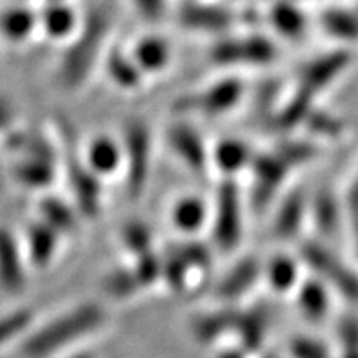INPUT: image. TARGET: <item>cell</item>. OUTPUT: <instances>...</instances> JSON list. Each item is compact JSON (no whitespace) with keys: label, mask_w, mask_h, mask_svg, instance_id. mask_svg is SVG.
<instances>
[{"label":"cell","mask_w":358,"mask_h":358,"mask_svg":"<svg viewBox=\"0 0 358 358\" xmlns=\"http://www.w3.org/2000/svg\"><path fill=\"white\" fill-rule=\"evenodd\" d=\"M111 29L113 17L108 8L96 6L87 11L59 62L57 84L60 90L75 93L86 86L108 51Z\"/></svg>","instance_id":"6da1fadb"},{"label":"cell","mask_w":358,"mask_h":358,"mask_svg":"<svg viewBox=\"0 0 358 358\" xmlns=\"http://www.w3.org/2000/svg\"><path fill=\"white\" fill-rule=\"evenodd\" d=\"M108 322V311L96 302H82L45 322L24 341V358H50L93 335Z\"/></svg>","instance_id":"7a4b0ae2"},{"label":"cell","mask_w":358,"mask_h":358,"mask_svg":"<svg viewBox=\"0 0 358 358\" xmlns=\"http://www.w3.org/2000/svg\"><path fill=\"white\" fill-rule=\"evenodd\" d=\"M126 195L136 202L148 189L153 162V135L145 120L129 118L122 129Z\"/></svg>","instance_id":"3957f363"},{"label":"cell","mask_w":358,"mask_h":358,"mask_svg":"<svg viewBox=\"0 0 358 358\" xmlns=\"http://www.w3.org/2000/svg\"><path fill=\"white\" fill-rule=\"evenodd\" d=\"M211 238L220 253H233L244 233V204L236 178H222L211 206Z\"/></svg>","instance_id":"277c9868"},{"label":"cell","mask_w":358,"mask_h":358,"mask_svg":"<svg viewBox=\"0 0 358 358\" xmlns=\"http://www.w3.org/2000/svg\"><path fill=\"white\" fill-rule=\"evenodd\" d=\"M208 57L220 68H262L277 60L278 50L269 36L260 33L224 35L211 44Z\"/></svg>","instance_id":"5b68a950"},{"label":"cell","mask_w":358,"mask_h":358,"mask_svg":"<svg viewBox=\"0 0 358 358\" xmlns=\"http://www.w3.org/2000/svg\"><path fill=\"white\" fill-rule=\"evenodd\" d=\"M245 95V84L238 75H227L211 82L202 90L178 96L173 104L177 113H193L200 117H222L238 108Z\"/></svg>","instance_id":"8992f818"},{"label":"cell","mask_w":358,"mask_h":358,"mask_svg":"<svg viewBox=\"0 0 358 358\" xmlns=\"http://www.w3.org/2000/svg\"><path fill=\"white\" fill-rule=\"evenodd\" d=\"M299 259L326 286H331L338 295L358 304L357 271L342 262L331 250L317 241H306L300 245Z\"/></svg>","instance_id":"52a82bcc"},{"label":"cell","mask_w":358,"mask_h":358,"mask_svg":"<svg viewBox=\"0 0 358 358\" xmlns=\"http://www.w3.org/2000/svg\"><path fill=\"white\" fill-rule=\"evenodd\" d=\"M64 157V171L69 182L73 195V204L84 220H96L102 213L104 187L102 178L96 177L86 164L84 157L75 151V148H66Z\"/></svg>","instance_id":"ba28073f"},{"label":"cell","mask_w":358,"mask_h":358,"mask_svg":"<svg viewBox=\"0 0 358 358\" xmlns=\"http://www.w3.org/2000/svg\"><path fill=\"white\" fill-rule=\"evenodd\" d=\"M291 173H293V169H291L289 164L282 159L275 150L255 155L250 168V204L257 213L268 209L273 204V200L278 199L282 187L286 186Z\"/></svg>","instance_id":"9c48e42d"},{"label":"cell","mask_w":358,"mask_h":358,"mask_svg":"<svg viewBox=\"0 0 358 358\" xmlns=\"http://www.w3.org/2000/svg\"><path fill=\"white\" fill-rule=\"evenodd\" d=\"M166 144L178 162L196 177H208L211 171V148L195 126L178 120L166 129Z\"/></svg>","instance_id":"30bf717a"},{"label":"cell","mask_w":358,"mask_h":358,"mask_svg":"<svg viewBox=\"0 0 358 358\" xmlns=\"http://www.w3.org/2000/svg\"><path fill=\"white\" fill-rule=\"evenodd\" d=\"M351 62H353V53L345 48L320 55L317 59L309 60L304 68L300 69L296 90L317 99L350 69Z\"/></svg>","instance_id":"8fae6325"},{"label":"cell","mask_w":358,"mask_h":358,"mask_svg":"<svg viewBox=\"0 0 358 358\" xmlns=\"http://www.w3.org/2000/svg\"><path fill=\"white\" fill-rule=\"evenodd\" d=\"M177 20L182 29H187V31L224 36L235 26L236 15L233 9L222 4L186 0L178 6Z\"/></svg>","instance_id":"7c38bea8"},{"label":"cell","mask_w":358,"mask_h":358,"mask_svg":"<svg viewBox=\"0 0 358 358\" xmlns=\"http://www.w3.org/2000/svg\"><path fill=\"white\" fill-rule=\"evenodd\" d=\"M22 186L31 189H45L57 178V148L48 138L31 141L27 157L13 171Z\"/></svg>","instance_id":"4fadbf2b"},{"label":"cell","mask_w":358,"mask_h":358,"mask_svg":"<svg viewBox=\"0 0 358 358\" xmlns=\"http://www.w3.org/2000/svg\"><path fill=\"white\" fill-rule=\"evenodd\" d=\"M264 277V264L255 255H245L218 280L215 296L222 302H235L248 295Z\"/></svg>","instance_id":"5bb4252c"},{"label":"cell","mask_w":358,"mask_h":358,"mask_svg":"<svg viewBox=\"0 0 358 358\" xmlns=\"http://www.w3.org/2000/svg\"><path fill=\"white\" fill-rule=\"evenodd\" d=\"M84 160L90 169L102 180L115 177L117 173L124 171V145L122 141H117L111 135L100 133L87 142L84 150Z\"/></svg>","instance_id":"9a60e30c"},{"label":"cell","mask_w":358,"mask_h":358,"mask_svg":"<svg viewBox=\"0 0 358 358\" xmlns=\"http://www.w3.org/2000/svg\"><path fill=\"white\" fill-rule=\"evenodd\" d=\"M309 217V200L302 189H291L282 196L273 218V235L278 241H291L299 236Z\"/></svg>","instance_id":"2e32d148"},{"label":"cell","mask_w":358,"mask_h":358,"mask_svg":"<svg viewBox=\"0 0 358 358\" xmlns=\"http://www.w3.org/2000/svg\"><path fill=\"white\" fill-rule=\"evenodd\" d=\"M106 77L117 90L124 93H136L145 86V75L133 60L129 50H122L118 45H109L102 59Z\"/></svg>","instance_id":"e0dca14e"},{"label":"cell","mask_w":358,"mask_h":358,"mask_svg":"<svg viewBox=\"0 0 358 358\" xmlns=\"http://www.w3.org/2000/svg\"><path fill=\"white\" fill-rule=\"evenodd\" d=\"M257 151L242 138H222L211 148V168L217 169L222 178H236L242 171H250Z\"/></svg>","instance_id":"ac0fdd59"},{"label":"cell","mask_w":358,"mask_h":358,"mask_svg":"<svg viewBox=\"0 0 358 358\" xmlns=\"http://www.w3.org/2000/svg\"><path fill=\"white\" fill-rule=\"evenodd\" d=\"M129 53L145 78L166 73L173 60L171 44L160 35H144L136 38L135 44L129 48Z\"/></svg>","instance_id":"d6986e66"},{"label":"cell","mask_w":358,"mask_h":358,"mask_svg":"<svg viewBox=\"0 0 358 358\" xmlns=\"http://www.w3.org/2000/svg\"><path fill=\"white\" fill-rule=\"evenodd\" d=\"M26 253L8 229H0V287L18 293L26 284Z\"/></svg>","instance_id":"ffe728a7"},{"label":"cell","mask_w":358,"mask_h":358,"mask_svg":"<svg viewBox=\"0 0 358 358\" xmlns=\"http://www.w3.org/2000/svg\"><path fill=\"white\" fill-rule=\"evenodd\" d=\"M169 220L178 233L195 236L211 222V206L202 196L184 195L173 202Z\"/></svg>","instance_id":"44dd1931"},{"label":"cell","mask_w":358,"mask_h":358,"mask_svg":"<svg viewBox=\"0 0 358 358\" xmlns=\"http://www.w3.org/2000/svg\"><path fill=\"white\" fill-rule=\"evenodd\" d=\"M82 18L73 6L64 2H45L38 13V27L51 41H71L78 31Z\"/></svg>","instance_id":"7402d4cb"},{"label":"cell","mask_w":358,"mask_h":358,"mask_svg":"<svg viewBox=\"0 0 358 358\" xmlns=\"http://www.w3.org/2000/svg\"><path fill=\"white\" fill-rule=\"evenodd\" d=\"M60 241L62 235L38 218L29 224L26 231V259L35 268H48L59 253Z\"/></svg>","instance_id":"603a6c76"},{"label":"cell","mask_w":358,"mask_h":358,"mask_svg":"<svg viewBox=\"0 0 358 358\" xmlns=\"http://www.w3.org/2000/svg\"><path fill=\"white\" fill-rule=\"evenodd\" d=\"M302 266L300 259L291 255L278 253L273 255L268 264H264V278L268 282L269 289L275 295H289L295 293L302 282Z\"/></svg>","instance_id":"cb8c5ba5"},{"label":"cell","mask_w":358,"mask_h":358,"mask_svg":"<svg viewBox=\"0 0 358 358\" xmlns=\"http://www.w3.org/2000/svg\"><path fill=\"white\" fill-rule=\"evenodd\" d=\"M268 18L275 33L286 41H300L308 31V17L296 0H275Z\"/></svg>","instance_id":"d4e9b609"},{"label":"cell","mask_w":358,"mask_h":358,"mask_svg":"<svg viewBox=\"0 0 358 358\" xmlns=\"http://www.w3.org/2000/svg\"><path fill=\"white\" fill-rule=\"evenodd\" d=\"M38 211H41V220H44L62 236L77 235L80 220H84L75 204L60 196H44L38 204Z\"/></svg>","instance_id":"484cf974"},{"label":"cell","mask_w":358,"mask_h":358,"mask_svg":"<svg viewBox=\"0 0 358 358\" xmlns=\"http://www.w3.org/2000/svg\"><path fill=\"white\" fill-rule=\"evenodd\" d=\"M269 309L266 306H255L248 309H236L235 333L241 336L245 351H257L262 345L268 333Z\"/></svg>","instance_id":"4316f807"},{"label":"cell","mask_w":358,"mask_h":358,"mask_svg":"<svg viewBox=\"0 0 358 358\" xmlns=\"http://www.w3.org/2000/svg\"><path fill=\"white\" fill-rule=\"evenodd\" d=\"M296 306L300 313L311 322H320L327 317L329 311V291L320 278L308 277L302 278L295 291Z\"/></svg>","instance_id":"83f0119b"},{"label":"cell","mask_w":358,"mask_h":358,"mask_svg":"<svg viewBox=\"0 0 358 358\" xmlns=\"http://www.w3.org/2000/svg\"><path fill=\"white\" fill-rule=\"evenodd\" d=\"M318 24L333 41L344 42V44L358 42V9L329 6L320 13Z\"/></svg>","instance_id":"f1b7e54d"},{"label":"cell","mask_w":358,"mask_h":358,"mask_svg":"<svg viewBox=\"0 0 358 358\" xmlns=\"http://www.w3.org/2000/svg\"><path fill=\"white\" fill-rule=\"evenodd\" d=\"M235 320H236V309L226 308L211 311V313L196 315L191 320V331L200 342H215L224 333L235 331Z\"/></svg>","instance_id":"f546056e"},{"label":"cell","mask_w":358,"mask_h":358,"mask_svg":"<svg viewBox=\"0 0 358 358\" xmlns=\"http://www.w3.org/2000/svg\"><path fill=\"white\" fill-rule=\"evenodd\" d=\"M38 27V13L24 6H15L0 13V33L9 42H24Z\"/></svg>","instance_id":"4dcf8cb0"},{"label":"cell","mask_w":358,"mask_h":358,"mask_svg":"<svg viewBox=\"0 0 358 358\" xmlns=\"http://www.w3.org/2000/svg\"><path fill=\"white\" fill-rule=\"evenodd\" d=\"M309 217L322 235H335L341 226V206L335 193L329 189H320L309 204Z\"/></svg>","instance_id":"1f68e13d"},{"label":"cell","mask_w":358,"mask_h":358,"mask_svg":"<svg viewBox=\"0 0 358 358\" xmlns=\"http://www.w3.org/2000/svg\"><path fill=\"white\" fill-rule=\"evenodd\" d=\"M120 244L131 259L155 251V238L151 227L142 220H129L122 226L120 231Z\"/></svg>","instance_id":"d6a6232c"},{"label":"cell","mask_w":358,"mask_h":358,"mask_svg":"<svg viewBox=\"0 0 358 358\" xmlns=\"http://www.w3.org/2000/svg\"><path fill=\"white\" fill-rule=\"evenodd\" d=\"M273 150L289 164L293 171L311 164L320 155L318 144H315L313 141H304V138H282Z\"/></svg>","instance_id":"836d02e7"},{"label":"cell","mask_w":358,"mask_h":358,"mask_svg":"<svg viewBox=\"0 0 358 358\" xmlns=\"http://www.w3.org/2000/svg\"><path fill=\"white\" fill-rule=\"evenodd\" d=\"M309 135L317 136V138H338L345 133V122L338 115L327 111V109L315 106L311 113L306 118L304 126H302Z\"/></svg>","instance_id":"e575fe53"},{"label":"cell","mask_w":358,"mask_h":358,"mask_svg":"<svg viewBox=\"0 0 358 358\" xmlns=\"http://www.w3.org/2000/svg\"><path fill=\"white\" fill-rule=\"evenodd\" d=\"M162 284H166L168 289L173 291V293L186 291L189 287V275L193 271L189 268V264L182 259L173 248L162 253Z\"/></svg>","instance_id":"d590c367"},{"label":"cell","mask_w":358,"mask_h":358,"mask_svg":"<svg viewBox=\"0 0 358 358\" xmlns=\"http://www.w3.org/2000/svg\"><path fill=\"white\" fill-rule=\"evenodd\" d=\"M102 286H104L106 293L115 300L133 299V296L138 295L141 291H144L131 266L118 268L115 269V271L109 273L108 277L102 280Z\"/></svg>","instance_id":"8d00e7d4"},{"label":"cell","mask_w":358,"mask_h":358,"mask_svg":"<svg viewBox=\"0 0 358 358\" xmlns=\"http://www.w3.org/2000/svg\"><path fill=\"white\" fill-rule=\"evenodd\" d=\"M162 253L159 251H150V253L133 259L131 268L141 282L142 289H150L162 282Z\"/></svg>","instance_id":"74e56055"},{"label":"cell","mask_w":358,"mask_h":358,"mask_svg":"<svg viewBox=\"0 0 358 358\" xmlns=\"http://www.w3.org/2000/svg\"><path fill=\"white\" fill-rule=\"evenodd\" d=\"M173 250L180 255L182 259L189 264V268L193 271H206L209 269V266L213 264V251L208 244L199 241H189L184 242V244L173 245Z\"/></svg>","instance_id":"f35d334b"},{"label":"cell","mask_w":358,"mask_h":358,"mask_svg":"<svg viewBox=\"0 0 358 358\" xmlns=\"http://www.w3.org/2000/svg\"><path fill=\"white\" fill-rule=\"evenodd\" d=\"M33 324V313L29 309H17L0 317V345L8 344L20 336Z\"/></svg>","instance_id":"ab89813d"},{"label":"cell","mask_w":358,"mask_h":358,"mask_svg":"<svg viewBox=\"0 0 358 358\" xmlns=\"http://www.w3.org/2000/svg\"><path fill=\"white\" fill-rule=\"evenodd\" d=\"M293 358H329L326 345L311 336H296L289 344Z\"/></svg>","instance_id":"60d3db41"},{"label":"cell","mask_w":358,"mask_h":358,"mask_svg":"<svg viewBox=\"0 0 358 358\" xmlns=\"http://www.w3.org/2000/svg\"><path fill=\"white\" fill-rule=\"evenodd\" d=\"M136 13L144 18L145 22H160L168 11V0H131Z\"/></svg>","instance_id":"b9f144b4"},{"label":"cell","mask_w":358,"mask_h":358,"mask_svg":"<svg viewBox=\"0 0 358 358\" xmlns=\"http://www.w3.org/2000/svg\"><path fill=\"white\" fill-rule=\"evenodd\" d=\"M345 209H348L351 220L358 218V175L353 178L350 189H348V195H345Z\"/></svg>","instance_id":"7bdbcfd3"},{"label":"cell","mask_w":358,"mask_h":358,"mask_svg":"<svg viewBox=\"0 0 358 358\" xmlns=\"http://www.w3.org/2000/svg\"><path fill=\"white\" fill-rule=\"evenodd\" d=\"M11 120H13V109H11V106L6 100L0 99V129L9 126Z\"/></svg>","instance_id":"ee69618b"},{"label":"cell","mask_w":358,"mask_h":358,"mask_svg":"<svg viewBox=\"0 0 358 358\" xmlns=\"http://www.w3.org/2000/svg\"><path fill=\"white\" fill-rule=\"evenodd\" d=\"M220 358H242V353L241 351H227Z\"/></svg>","instance_id":"f6af8a7d"},{"label":"cell","mask_w":358,"mask_h":358,"mask_svg":"<svg viewBox=\"0 0 358 358\" xmlns=\"http://www.w3.org/2000/svg\"><path fill=\"white\" fill-rule=\"evenodd\" d=\"M353 233H355V242H357V251H358V218H353Z\"/></svg>","instance_id":"bcb514c9"},{"label":"cell","mask_w":358,"mask_h":358,"mask_svg":"<svg viewBox=\"0 0 358 358\" xmlns=\"http://www.w3.org/2000/svg\"><path fill=\"white\" fill-rule=\"evenodd\" d=\"M71 358H95L91 353H77V355H73Z\"/></svg>","instance_id":"7dc6e473"},{"label":"cell","mask_w":358,"mask_h":358,"mask_svg":"<svg viewBox=\"0 0 358 358\" xmlns=\"http://www.w3.org/2000/svg\"><path fill=\"white\" fill-rule=\"evenodd\" d=\"M45 2H64V0H45Z\"/></svg>","instance_id":"c3c4849f"}]
</instances>
